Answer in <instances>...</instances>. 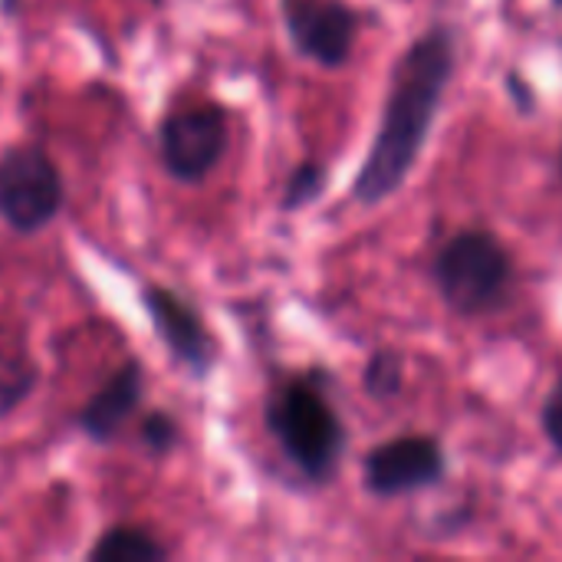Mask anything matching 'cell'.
<instances>
[{
  "label": "cell",
  "mask_w": 562,
  "mask_h": 562,
  "mask_svg": "<svg viewBox=\"0 0 562 562\" xmlns=\"http://www.w3.org/2000/svg\"><path fill=\"white\" fill-rule=\"evenodd\" d=\"M63 175L36 145H16L0 155V217L16 234H40L63 207Z\"/></svg>",
  "instance_id": "obj_4"
},
{
  "label": "cell",
  "mask_w": 562,
  "mask_h": 562,
  "mask_svg": "<svg viewBox=\"0 0 562 562\" xmlns=\"http://www.w3.org/2000/svg\"><path fill=\"white\" fill-rule=\"evenodd\" d=\"M231 142L227 112L214 102L171 112L158 128V151L165 171L181 184L204 181L224 158Z\"/></svg>",
  "instance_id": "obj_5"
},
{
  "label": "cell",
  "mask_w": 562,
  "mask_h": 562,
  "mask_svg": "<svg viewBox=\"0 0 562 562\" xmlns=\"http://www.w3.org/2000/svg\"><path fill=\"white\" fill-rule=\"evenodd\" d=\"M448 477V454L435 435H402L362 458V481L372 497L392 501L438 487Z\"/></svg>",
  "instance_id": "obj_6"
},
{
  "label": "cell",
  "mask_w": 562,
  "mask_h": 562,
  "mask_svg": "<svg viewBox=\"0 0 562 562\" xmlns=\"http://www.w3.org/2000/svg\"><path fill=\"white\" fill-rule=\"evenodd\" d=\"M507 92H510V99H514V105L520 112H533L537 109V95H533L530 82L520 72H507Z\"/></svg>",
  "instance_id": "obj_16"
},
{
  "label": "cell",
  "mask_w": 562,
  "mask_h": 562,
  "mask_svg": "<svg viewBox=\"0 0 562 562\" xmlns=\"http://www.w3.org/2000/svg\"><path fill=\"white\" fill-rule=\"evenodd\" d=\"M540 428L547 435V441L553 445V451L562 458V375L553 382L547 402H543V412H540Z\"/></svg>",
  "instance_id": "obj_15"
},
{
  "label": "cell",
  "mask_w": 562,
  "mask_h": 562,
  "mask_svg": "<svg viewBox=\"0 0 562 562\" xmlns=\"http://www.w3.org/2000/svg\"><path fill=\"white\" fill-rule=\"evenodd\" d=\"M326 181H329V171H326L323 161H303V165H296L293 175L286 178L280 207H283V211L310 207V204L319 201V194L326 191Z\"/></svg>",
  "instance_id": "obj_13"
},
{
  "label": "cell",
  "mask_w": 562,
  "mask_h": 562,
  "mask_svg": "<svg viewBox=\"0 0 562 562\" xmlns=\"http://www.w3.org/2000/svg\"><path fill=\"white\" fill-rule=\"evenodd\" d=\"M263 422L283 458L310 484L323 487L336 477L349 448V435L319 382L303 375L280 382L267 398Z\"/></svg>",
  "instance_id": "obj_2"
},
{
  "label": "cell",
  "mask_w": 562,
  "mask_h": 562,
  "mask_svg": "<svg viewBox=\"0 0 562 562\" xmlns=\"http://www.w3.org/2000/svg\"><path fill=\"white\" fill-rule=\"evenodd\" d=\"M168 547L142 527H109L89 550V562H161Z\"/></svg>",
  "instance_id": "obj_10"
},
{
  "label": "cell",
  "mask_w": 562,
  "mask_h": 562,
  "mask_svg": "<svg viewBox=\"0 0 562 562\" xmlns=\"http://www.w3.org/2000/svg\"><path fill=\"white\" fill-rule=\"evenodd\" d=\"M458 69V36L451 26H428L395 63L389 95L369 155L352 181V198L366 207L389 201L412 175L441 112Z\"/></svg>",
  "instance_id": "obj_1"
},
{
  "label": "cell",
  "mask_w": 562,
  "mask_h": 562,
  "mask_svg": "<svg viewBox=\"0 0 562 562\" xmlns=\"http://www.w3.org/2000/svg\"><path fill=\"white\" fill-rule=\"evenodd\" d=\"M36 385V369L26 356H0V415L20 408Z\"/></svg>",
  "instance_id": "obj_12"
},
{
  "label": "cell",
  "mask_w": 562,
  "mask_h": 562,
  "mask_svg": "<svg viewBox=\"0 0 562 562\" xmlns=\"http://www.w3.org/2000/svg\"><path fill=\"white\" fill-rule=\"evenodd\" d=\"M138 435H142V445H145L155 458H161V454H168V451L178 448V441H181V425H178L175 415H168V412H151V415H145Z\"/></svg>",
  "instance_id": "obj_14"
},
{
  "label": "cell",
  "mask_w": 562,
  "mask_h": 562,
  "mask_svg": "<svg viewBox=\"0 0 562 562\" xmlns=\"http://www.w3.org/2000/svg\"><path fill=\"white\" fill-rule=\"evenodd\" d=\"M283 23L300 56L342 69L356 49L359 13L346 0H283Z\"/></svg>",
  "instance_id": "obj_7"
},
{
  "label": "cell",
  "mask_w": 562,
  "mask_h": 562,
  "mask_svg": "<svg viewBox=\"0 0 562 562\" xmlns=\"http://www.w3.org/2000/svg\"><path fill=\"white\" fill-rule=\"evenodd\" d=\"M142 306L151 319V329L168 346V352L188 372L204 379L217 362V346H214V336H211L207 323L201 319V313L184 296H178L165 286H145Z\"/></svg>",
  "instance_id": "obj_8"
},
{
  "label": "cell",
  "mask_w": 562,
  "mask_h": 562,
  "mask_svg": "<svg viewBox=\"0 0 562 562\" xmlns=\"http://www.w3.org/2000/svg\"><path fill=\"white\" fill-rule=\"evenodd\" d=\"M441 300L461 316H484L507 303L514 286V257L487 227L454 234L431 263Z\"/></svg>",
  "instance_id": "obj_3"
},
{
  "label": "cell",
  "mask_w": 562,
  "mask_h": 562,
  "mask_svg": "<svg viewBox=\"0 0 562 562\" xmlns=\"http://www.w3.org/2000/svg\"><path fill=\"white\" fill-rule=\"evenodd\" d=\"M142 395H145V372H142V362L128 359V362H122V366L109 375V382L79 408V415H76L79 431H82L89 441H99V445L115 441V438L125 431L128 418L138 412Z\"/></svg>",
  "instance_id": "obj_9"
},
{
  "label": "cell",
  "mask_w": 562,
  "mask_h": 562,
  "mask_svg": "<svg viewBox=\"0 0 562 562\" xmlns=\"http://www.w3.org/2000/svg\"><path fill=\"white\" fill-rule=\"evenodd\" d=\"M560 171H562V148H560Z\"/></svg>",
  "instance_id": "obj_17"
},
{
  "label": "cell",
  "mask_w": 562,
  "mask_h": 562,
  "mask_svg": "<svg viewBox=\"0 0 562 562\" xmlns=\"http://www.w3.org/2000/svg\"><path fill=\"white\" fill-rule=\"evenodd\" d=\"M362 389L372 402H392L405 389V359L395 349H375L362 369Z\"/></svg>",
  "instance_id": "obj_11"
}]
</instances>
